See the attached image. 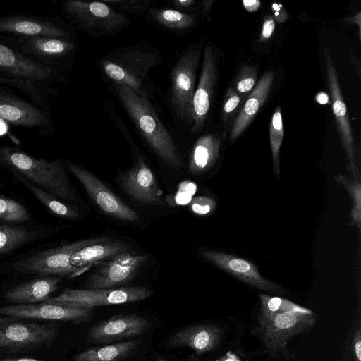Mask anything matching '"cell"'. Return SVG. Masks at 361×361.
I'll list each match as a JSON object with an SVG mask.
<instances>
[{
    "label": "cell",
    "mask_w": 361,
    "mask_h": 361,
    "mask_svg": "<svg viewBox=\"0 0 361 361\" xmlns=\"http://www.w3.org/2000/svg\"><path fill=\"white\" fill-rule=\"evenodd\" d=\"M111 85L115 96L150 148L169 166L180 169L183 161L179 151L149 99L140 97L128 87Z\"/></svg>",
    "instance_id": "obj_1"
},
{
    "label": "cell",
    "mask_w": 361,
    "mask_h": 361,
    "mask_svg": "<svg viewBox=\"0 0 361 361\" xmlns=\"http://www.w3.org/2000/svg\"><path fill=\"white\" fill-rule=\"evenodd\" d=\"M161 59L157 49L137 44L114 49L99 60V66L111 83L128 87L140 97L149 99V71Z\"/></svg>",
    "instance_id": "obj_2"
},
{
    "label": "cell",
    "mask_w": 361,
    "mask_h": 361,
    "mask_svg": "<svg viewBox=\"0 0 361 361\" xmlns=\"http://www.w3.org/2000/svg\"><path fill=\"white\" fill-rule=\"evenodd\" d=\"M0 161L57 199L75 201L68 176L59 161L36 159L16 148L0 146Z\"/></svg>",
    "instance_id": "obj_3"
},
{
    "label": "cell",
    "mask_w": 361,
    "mask_h": 361,
    "mask_svg": "<svg viewBox=\"0 0 361 361\" xmlns=\"http://www.w3.org/2000/svg\"><path fill=\"white\" fill-rule=\"evenodd\" d=\"M62 11L77 28L93 37H114L130 24L126 15L102 1H66Z\"/></svg>",
    "instance_id": "obj_4"
},
{
    "label": "cell",
    "mask_w": 361,
    "mask_h": 361,
    "mask_svg": "<svg viewBox=\"0 0 361 361\" xmlns=\"http://www.w3.org/2000/svg\"><path fill=\"white\" fill-rule=\"evenodd\" d=\"M204 40L188 46L178 56L170 73L171 104L176 118L192 125L193 97Z\"/></svg>",
    "instance_id": "obj_5"
},
{
    "label": "cell",
    "mask_w": 361,
    "mask_h": 361,
    "mask_svg": "<svg viewBox=\"0 0 361 361\" xmlns=\"http://www.w3.org/2000/svg\"><path fill=\"white\" fill-rule=\"evenodd\" d=\"M152 292L143 286H123L111 289H66L57 296L44 302L94 308L100 306L123 305L145 300Z\"/></svg>",
    "instance_id": "obj_6"
},
{
    "label": "cell",
    "mask_w": 361,
    "mask_h": 361,
    "mask_svg": "<svg viewBox=\"0 0 361 361\" xmlns=\"http://www.w3.org/2000/svg\"><path fill=\"white\" fill-rule=\"evenodd\" d=\"M96 238L78 240L61 247L39 252L30 257L16 262L14 268L24 273L75 277L84 272L71 264V257L80 248L104 240Z\"/></svg>",
    "instance_id": "obj_7"
},
{
    "label": "cell",
    "mask_w": 361,
    "mask_h": 361,
    "mask_svg": "<svg viewBox=\"0 0 361 361\" xmlns=\"http://www.w3.org/2000/svg\"><path fill=\"white\" fill-rule=\"evenodd\" d=\"M148 256L131 252L101 262L87 281V289H111L123 287L130 281L146 263Z\"/></svg>",
    "instance_id": "obj_8"
},
{
    "label": "cell",
    "mask_w": 361,
    "mask_h": 361,
    "mask_svg": "<svg viewBox=\"0 0 361 361\" xmlns=\"http://www.w3.org/2000/svg\"><path fill=\"white\" fill-rule=\"evenodd\" d=\"M0 71L6 76L33 85L62 82L56 69L0 42Z\"/></svg>",
    "instance_id": "obj_9"
},
{
    "label": "cell",
    "mask_w": 361,
    "mask_h": 361,
    "mask_svg": "<svg viewBox=\"0 0 361 361\" xmlns=\"http://www.w3.org/2000/svg\"><path fill=\"white\" fill-rule=\"evenodd\" d=\"M68 169L80 182L92 201L103 212L125 221H139L140 217L137 212L116 196L92 173L74 164H68Z\"/></svg>",
    "instance_id": "obj_10"
},
{
    "label": "cell",
    "mask_w": 361,
    "mask_h": 361,
    "mask_svg": "<svg viewBox=\"0 0 361 361\" xmlns=\"http://www.w3.org/2000/svg\"><path fill=\"white\" fill-rule=\"evenodd\" d=\"M326 80L332 101V110L337 125L341 142L348 157L353 177L360 176L354 151L353 132L347 114V108L341 93L338 76L333 59L328 49H324Z\"/></svg>",
    "instance_id": "obj_11"
},
{
    "label": "cell",
    "mask_w": 361,
    "mask_h": 361,
    "mask_svg": "<svg viewBox=\"0 0 361 361\" xmlns=\"http://www.w3.org/2000/svg\"><path fill=\"white\" fill-rule=\"evenodd\" d=\"M0 315L16 319L71 322L78 324L92 318V309L44 302L1 307Z\"/></svg>",
    "instance_id": "obj_12"
},
{
    "label": "cell",
    "mask_w": 361,
    "mask_h": 361,
    "mask_svg": "<svg viewBox=\"0 0 361 361\" xmlns=\"http://www.w3.org/2000/svg\"><path fill=\"white\" fill-rule=\"evenodd\" d=\"M316 316L309 312H292L275 316L260 326L261 337L270 351H279L286 348L295 336L312 326Z\"/></svg>",
    "instance_id": "obj_13"
},
{
    "label": "cell",
    "mask_w": 361,
    "mask_h": 361,
    "mask_svg": "<svg viewBox=\"0 0 361 361\" xmlns=\"http://www.w3.org/2000/svg\"><path fill=\"white\" fill-rule=\"evenodd\" d=\"M218 79L217 57L213 47L207 43L204 49L200 75L193 97L192 133L202 130L210 111Z\"/></svg>",
    "instance_id": "obj_14"
},
{
    "label": "cell",
    "mask_w": 361,
    "mask_h": 361,
    "mask_svg": "<svg viewBox=\"0 0 361 361\" xmlns=\"http://www.w3.org/2000/svg\"><path fill=\"white\" fill-rule=\"evenodd\" d=\"M55 325L17 321L0 325V349L30 348L51 343L57 336Z\"/></svg>",
    "instance_id": "obj_15"
},
{
    "label": "cell",
    "mask_w": 361,
    "mask_h": 361,
    "mask_svg": "<svg viewBox=\"0 0 361 361\" xmlns=\"http://www.w3.org/2000/svg\"><path fill=\"white\" fill-rule=\"evenodd\" d=\"M120 179L124 191L135 201L148 205L163 202V191L153 171L139 154L134 166L123 172Z\"/></svg>",
    "instance_id": "obj_16"
},
{
    "label": "cell",
    "mask_w": 361,
    "mask_h": 361,
    "mask_svg": "<svg viewBox=\"0 0 361 361\" xmlns=\"http://www.w3.org/2000/svg\"><path fill=\"white\" fill-rule=\"evenodd\" d=\"M149 328V321L142 316L118 314L94 324L87 339L94 343H110L140 336Z\"/></svg>",
    "instance_id": "obj_17"
},
{
    "label": "cell",
    "mask_w": 361,
    "mask_h": 361,
    "mask_svg": "<svg viewBox=\"0 0 361 361\" xmlns=\"http://www.w3.org/2000/svg\"><path fill=\"white\" fill-rule=\"evenodd\" d=\"M202 256L221 269L259 290L281 293V288L262 276L252 262L238 256L214 250H204Z\"/></svg>",
    "instance_id": "obj_18"
},
{
    "label": "cell",
    "mask_w": 361,
    "mask_h": 361,
    "mask_svg": "<svg viewBox=\"0 0 361 361\" xmlns=\"http://www.w3.org/2000/svg\"><path fill=\"white\" fill-rule=\"evenodd\" d=\"M0 33L19 37H49L71 39L70 33L54 22L25 15L0 16Z\"/></svg>",
    "instance_id": "obj_19"
},
{
    "label": "cell",
    "mask_w": 361,
    "mask_h": 361,
    "mask_svg": "<svg viewBox=\"0 0 361 361\" xmlns=\"http://www.w3.org/2000/svg\"><path fill=\"white\" fill-rule=\"evenodd\" d=\"M0 118L13 126L47 127L49 118L44 111L10 92L0 88Z\"/></svg>",
    "instance_id": "obj_20"
},
{
    "label": "cell",
    "mask_w": 361,
    "mask_h": 361,
    "mask_svg": "<svg viewBox=\"0 0 361 361\" xmlns=\"http://www.w3.org/2000/svg\"><path fill=\"white\" fill-rule=\"evenodd\" d=\"M18 49L27 56L41 61L54 62L67 56L75 49L71 39L49 37H18Z\"/></svg>",
    "instance_id": "obj_21"
},
{
    "label": "cell",
    "mask_w": 361,
    "mask_h": 361,
    "mask_svg": "<svg viewBox=\"0 0 361 361\" xmlns=\"http://www.w3.org/2000/svg\"><path fill=\"white\" fill-rule=\"evenodd\" d=\"M274 74L271 71L263 74L250 92L233 121L230 141H235L250 124L261 107L264 104L272 87Z\"/></svg>",
    "instance_id": "obj_22"
},
{
    "label": "cell",
    "mask_w": 361,
    "mask_h": 361,
    "mask_svg": "<svg viewBox=\"0 0 361 361\" xmlns=\"http://www.w3.org/2000/svg\"><path fill=\"white\" fill-rule=\"evenodd\" d=\"M222 335L216 326L199 324L188 326L176 332L169 341L171 348L188 347L197 355L214 349Z\"/></svg>",
    "instance_id": "obj_23"
},
{
    "label": "cell",
    "mask_w": 361,
    "mask_h": 361,
    "mask_svg": "<svg viewBox=\"0 0 361 361\" xmlns=\"http://www.w3.org/2000/svg\"><path fill=\"white\" fill-rule=\"evenodd\" d=\"M60 281L58 276L33 279L8 290L5 298L13 304H35L45 301L56 290Z\"/></svg>",
    "instance_id": "obj_24"
},
{
    "label": "cell",
    "mask_w": 361,
    "mask_h": 361,
    "mask_svg": "<svg viewBox=\"0 0 361 361\" xmlns=\"http://www.w3.org/2000/svg\"><path fill=\"white\" fill-rule=\"evenodd\" d=\"M130 247V245L126 242L109 240L106 238L78 250L71 257V264L85 271L92 264L128 252Z\"/></svg>",
    "instance_id": "obj_25"
},
{
    "label": "cell",
    "mask_w": 361,
    "mask_h": 361,
    "mask_svg": "<svg viewBox=\"0 0 361 361\" xmlns=\"http://www.w3.org/2000/svg\"><path fill=\"white\" fill-rule=\"evenodd\" d=\"M221 143V136L215 133L203 135L196 140L188 163L192 174H202L214 165L219 154Z\"/></svg>",
    "instance_id": "obj_26"
},
{
    "label": "cell",
    "mask_w": 361,
    "mask_h": 361,
    "mask_svg": "<svg viewBox=\"0 0 361 361\" xmlns=\"http://www.w3.org/2000/svg\"><path fill=\"white\" fill-rule=\"evenodd\" d=\"M146 20L176 33H186L196 25L197 16L173 8L151 7L146 13Z\"/></svg>",
    "instance_id": "obj_27"
},
{
    "label": "cell",
    "mask_w": 361,
    "mask_h": 361,
    "mask_svg": "<svg viewBox=\"0 0 361 361\" xmlns=\"http://www.w3.org/2000/svg\"><path fill=\"white\" fill-rule=\"evenodd\" d=\"M138 345L137 341H126L87 349L76 355L73 361H119Z\"/></svg>",
    "instance_id": "obj_28"
},
{
    "label": "cell",
    "mask_w": 361,
    "mask_h": 361,
    "mask_svg": "<svg viewBox=\"0 0 361 361\" xmlns=\"http://www.w3.org/2000/svg\"><path fill=\"white\" fill-rule=\"evenodd\" d=\"M261 311L259 316V326L275 316L292 312H309L310 310L280 297L260 294Z\"/></svg>",
    "instance_id": "obj_29"
},
{
    "label": "cell",
    "mask_w": 361,
    "mask_h": 361,
    "mask_svg": "<svg viewBox=\"0 0 361 361\" xmlns=\"http://www.w3.org/2000/svg\"><path fill=\"white\" fill-rule=\"evenodd\" d=\"M17 176L35 195V196L50 211L63 218L74 219L78 218V213L71 207L63 203L59 199L27 182L19 174Z\"/></svg>",
    "instance_id": "obj_30"
},
{
    "label": "cell",
    "mask_w": 361,
    "mask_h": 361,
    "mask_svg": "<svg viewBox=\"0 0 361 361\" xmlns=\"http://www.w3.org/2000/svg\"><path fill=\"white\" fill-rule=\"evenodd\" d=\"M38 235V232L29 231L21 228L0 226V255L9 252Z\"/></svg>",
    "instance_id": "obj_31"
},
{
    "label": "cell",
    "mask_w": 361,
    "mask_h": 361,
    "mask_svg": "<svg viewBox=\"0 0 361 361\" xmlns=\"http://www.w3.org/2000/svg\"><path fill=\"white\" fill-rule=\"evenodd\" d=\"M284 135L283 119L280 106L274 111L269 126L270 147L274 164V170L278 178L280 174L279 152Z\"/></svg>",
    "instance_id": "obj_32"
},
{
    "label": "cell",
    "mask_w": 361,
    "mask_h": 361,
    "mask_svg": "<svg viewBox=\"0 0 361 361\" xmlns=\"http://www.w3.org/2000/svg\"><path fill=\"white\" fill-rule=\"evenodd\" d=\"M335 179L346 188L351 197L353 203L350 214L352 223L360 229L361 226V185L360 176L354 177L352 181L343 175H338L335 177Z\"/></svg>",
    "instance_id": "obj_33"
},
{
    "label": "cell",
    "mask_w": 361,
    "mask_h": 361,
    "mask_svg": "<svg viewBox=\"0 0 361 361\" xmlns=\"http://www.w3.org/2000/svg\"><path fill=\"white\" fill-rule=\"evenodd\" d=\"M102 2L111 6L120 13L142 16L151 8L150 0H103Z\"/></svg>",
    "instance_id": "obj_34"
},
{
    "label": "cell",
    "mask_w": 361,
    "mask_h": 361,
    "mask_svg": "<svg viewBox=\"0 0 361 361\" xmlns=\"http://www.w3.org/2000/svg\"><path fill=\"white\" fill-rule=\"evenodd\" d=\"M0 219L10 222H23L30 219L26 209L19 202L0 197Z\"/></svg>",
    "instance_id": "obj_35"
},
{
    "label": "cell",
    "mask_w": 361,
    "mask_h": 361,
    "mask_svg": "<svg viewBox=\"0 0 361 361\" xmlns=\"http://www.w3.org/2000/svg\"><path fill=\"white\" fill-rule=\"evenodd\" d=\"M257 73L255 67L243 66L234 81L235 91L242 94H246L251 92L256 85Z\"/></svg>",
    "instance_id": "obj_36"
},
{
    "label": "cell",
    "mask_w": 361,
    "mask_h": 361,
    "mask_svg": "<svg viewBox=\"0 0 361 361\" xmlns=\"http://www.w3.org/2000/svg\"><path fill=\"white\" fill-rule=\"evenodd\" d=\"M0 83L9 85L24 92L38 105L44 106L45 104L43 97L39 92V90L35 85L8 76H0Z\"/></svg>",
    "instance_id": "obj_37"
},
{
    "label": "cell",
    "mask_w": 361,
    "mask_h": 361,
    "mask_svg": "<svg viewBox=\"0 0 361 361\" xmlns=\"http://www.w3.org/2000/svg\"><path fill=\"white\" fill-rule=\"evenodd\" d=\"M241 101V95L238 94L233 87H229L224 98L222 106V117L225 128H227V123L231 114L238 107Z\"/></svg>",
    "instance_id": "obj_38"
},
{
    "label": "cell",
    "mask_w": 361,
    "mask_h": 361,
    "mask_svg": "<svg viewBox=\"0 0 361 361\" xmlns=\"http://www.w3.org/2000/svg\"><path fill=\"white\" fill-rule=\"evenodd\" d=\"M215 202L207 196H198L190 202L192 211L199 215H205L210 213L215 208Z\"/></svg>",
    "instance_id": "obj_39"
},
{
    "label": "cell",
    "mask_w": 361,
    "mask_h": 361,
    "mask_svg": "<svg viewBox=\"0 0 361 361\" xmlns=\"http://www.w3.org/2000/svg\"><path fill=\"white\" fill-rule=\"evenodd\" d=\"M274 29L275 20L272 16H265L262 24L261 35L259 39V42H264L268 40L272 36Z\"/></svg>",
    "instance_id": "obj_40"
},
{
    "label": "cell",
    "mask_w": 361,
    "mask_h": 361,
    "mask_svg": "<svg viewBox=\"0 0 361 361\" xmlns=\"http://www.w3.org/2000/svg\"><path fill=\"white\" fill-rule=\"evenodd\" d=\"M171 4L172 5L173 9L178 10L179 11L188 13V11H190L194 7L195 4V1L194 0H174L171 1Z\"/></svg>",
    "instance_id": "obj_41"
},
{
    "label": "cell",
    "mask_w": 361,
    "mask_h": 361,
    "mask_svg": "<svg viewBox=\"0 0 361 361\" xmlns=\"http://www.w3.org/2000/svg\"><path fill=\"white\" fill-rule=\"evenodd\" d=\"M272 8L274 11L272 17L274 20H276L279 23L286 21L288 13L281 4L274 3L272 4Z\"/></svg>",
    "instance_id": "obj_42"
},
{
    "label": "cell",
    "mask_w": 361,
    "mask_h": 361,
    "mask_svg": "<svg viewBox=\"0 0 361 361\" xmlns=\"http://www.w3.org/2000/svg\"><path fill=\"white\" fill-rule=\"evenodd\" d=\"M353 348L357 361H361V331L360 326L354 334Z\"/></svg>",
    "instance_id": "obj_43"
},
{
    "label": "cell",
    "mask_w": 361,
    "mask_h": 361,
    "mask_svg": "<svg viewBox=\"0 0 361 361\" xmlns=\"http://www.w3.org/2000/svg\"><path fill=\"white\" fill-rule=\"evenodd\" d=\"M244 8L248 12H255L261 6V3L257 0H244L243 1Z\"/></svg>",
    "instance_id": "obj_44"
},
{
    "label": "cell",
    "mask_w": 361,
    "mask_h": 361,
    "mask_svg": "<svg viewBox=\"0 0 361 361\" xmlns=\"http://www.w3.org/2000/svg\"><path fill=\"white\" fill-rule=\"evenodd\" d=\"M360 18H361V13L359 12L355 16L350 17V18H348L345 19V20L347 22H348L349 23L355 24V25H357L358 30H359V36H360V30H361V20H360Z\"/></svg>",
    "instance_id": "obj_45"
},
{
    "label": "cell",
    "mask_w": 361,
    "mask_h": 361,
    "mask_svg": "<svg viewBox=\"0 0 361 361\" xmlns=\"http://www.w3.org/2000/svg\"><path fill=\"white\" fill-rule=\"evenodd\" d=\"M214 3V0H205L202 1V10L203 11V13L204 15H208L210 12V10L212 8V6L213 4Z\"/></svg>",
    "instance_id": "obj_46"
},
{
    "label": "cell",
    "mask_w": 361,
    "mask_h": 361,
    "mask_svg": "<svg viewBox=\"0 0 361 361\" xmlns=\"http://www.w3.org/2000/svg\"><path fill=\"white\" fill-rule=\"evenodd\" d=\"M218 361H241L239 357L232 352L227 353Z\"/></svg>",
    "instance_id": "obj_47"
},
{
    "label": "cell",
    "mask_w": 361,
    "mask_h": 361,
    "mask_svg": "<svg viewBox=\"0 0 361 361\" xmlns=\"http://www.w3.org/2000/svg\"><path fill=\"white\" fill-rule=\"evenodd\" d=\"M315 99L318 103L322 104L329 103V96L326 93L322 92H321L317 94Z\"/></svg>",
    "instance_id": "obj_48"
},
{
    "label": "cell",
    "mask_w": 361,
    "mask_h": 361,
    "mask_svg": "<svg viewBox=\"0 0 361 361\" xmlns=\"http://www.w3.org/2000/svg\"><path fill=\"white\" fill-rule=\"evenodd\" d=\"M0 361H44L42 360L35 359V358H29V357H22V358H5L1 359Z\"/></svg>",
    "instance_id": "obj_49"
},
{
    "label": "cell",
    "mask_w": 361,
    "mask_h": 361,
    "mask_svg": "<svg viewBox=\"0 0 361 361\" xmlns=\"http://www.w3.org/2000/svg\"><path fill=\"white\" fill-rule=\"evenodd\" d=\"M16 318L8 317H0V325H2L8 322L12 321Z\"/></svg>",
    "instance_id": "obj_50"
},
{
    "label": "cell",
    "mask_w": 361,
    "mask_h": 361,
    "mask_svg": "<svg viewBox=\"0 0 361 361\" xmlns=\"http://www.w3.org/2000/svg\"><path fill=\"white\" fill-rule=\"evenodd\" d=\"M157 361H169V360L164 359V358H160Z\"/></svg>",
    "instance_id": "obj_51"
}]
</instances>
